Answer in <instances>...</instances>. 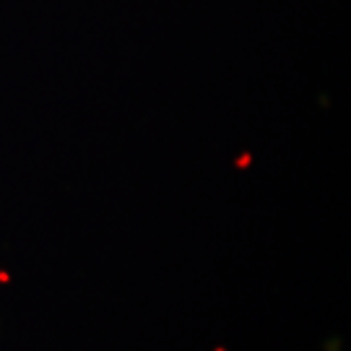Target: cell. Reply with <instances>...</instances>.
<instances>
[{"mask_svg": "<svg viewBox=\"0 0 351 351\" xmlns=\"http://www.w3.org/2000/svg\"><path fill=\"white\" fill-rule=\"evenodd\" d=\"M326 351H341V339H330V341H328Z\"/></svg>", "mask_w": 351, "mask_h": 351, "instance_id": "cell-1", "label": "cell"}]
</instances>
